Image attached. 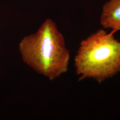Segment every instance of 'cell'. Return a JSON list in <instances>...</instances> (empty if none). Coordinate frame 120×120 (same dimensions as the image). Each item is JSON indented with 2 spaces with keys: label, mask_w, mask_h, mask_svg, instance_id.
I'll return each mask as SVG.
<instances>
[{
  "label": "cell",
  "mask_w": 120,
  "mask_h": 120,
  "mask_svg": "<svg viewBox=\"0 0 120 120\" xmlns=\"http://www.w3.org/2000/svg\"><path fill=\"white\" fill-rule=\"evenodd\" d=\"M19 49L23 62L52 81L66 73L70 53L56 23L47 19L34 34L21 41Z\"/></svg>",
  "instance_id": "6da1fadb"
},
{
  "label": "cell",
  "mask_w": 120,
  "mask_h": 120,
  "mask_svg": "<svg viewBox=\"0 0 120 120\" xmlns=\"http://www.w3.org/2000/svg\"><path fill=\"white\" fill-rule=\"evenodd\" d=\"M80 81L92 78L101 82L120 72V41L100 30L83 40L74 59Z\"/></svg>",
  "instance_id": "7a4b0ae2"
},
{
  "label": "cell",
  "mask_w": 120,
  "mask_h": 120,
  "mask_svg": "<svg viewBox=\"0 0 120 120\" xmlns=\"http://www.w3.org/2000/svg\"><path fill=\"white\" fill-rule=\"evenodd\" d=\"M100 22L105 29L120 31V0H109L104 4Z\"/></svg>",
  "instance_id": "3957f363"
}]
</instances>
